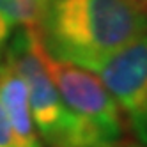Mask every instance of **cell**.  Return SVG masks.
<instances>
[{"label": "cell", "instance_id": "2", "mask_svg": "<svg viewBox=\"0 0 147 147\" xmlns=\"http://www.w3.org/2000/svg\"><path fill=\"white\" fill-rule=\"evenodd\" d=\"M4 59L27 83L30 112L45 147H98L57 90L34 28H18L9 39Z\"/></svg>", "mask_w": 147, "mask_h": 147}, {"label": "cell", "instance_id": "6", "mask_svg": "<svg viewBox=\"0 0 147 147\" xmlns=\"http://www.w3.org/2000/svg\"><path fill=\"white\" fill-rule=\"evenodd\" d=\"M43 0H0V60L18 28H36Z\"/></svg>", "mask_w": 147, "mask_h": 147}, {"label": "cell", "instance_id": "4", "mask_svg": "<svg viewBox=\"0 0 147 147\" xmlns=\"http://www.w3.org/2000/svg\"><path fill=\"white\" fill-rule=\"evenodd\" d=\"M140 145L147 147V34L96 71Z\"/></svg>", "mask_w": 147, "mask_h": 147}, {"label": "cell", "instance_id": "3", "mask_svg": "<svg viewBox=\"0 0 147 147\" xmlns=\"http://www.w3.org/2000/svg\"><path fill=\"white\" fill-rule=\"evenodd\" d=\"M46 69L67 108L78 117L98 147H121L124 115L99 76L83 67L59 62L45 53Z\"/></svg>", "mask_w": 147, "mask_h": 147}, {"label": "cell", "instance_id": "5", "mask_svg": "<svg viewBox=\"0 0 147 147\" xmlns=\"http://www.w3.org/2000/svg\"><path fill=\"white\" fill-rule=\"evenodd\" d=\"M0 105L20 147H45L30 112L27 83L5 59L0 60Z\"/></svg>", "mask_w": 147, "mask_h": 147}, {"label": "cell", "instance_id": "8", "mask_svg": "<svg viewBox=\"0 0 147 147\" xmlns=\"http://www.w3.org/2000/svg\"><path fill=\"white\" fill-rule=\"evenodd\" d=\"M135 2H138V4H142L145 9H147V0H135Z\"/></svg>", "mask_w": 147, "mask_h": 147}, {"label": "cell", "instance_id": "9", "mask_svg": "<svg viewBox=\"0 0 147 147\" xmlns=\"http://www.w3.org/2000/svg\"><path fill=\"white\" fill-rule=\"evenodd\" d=\"M128 147H144V145H128Z\"/></svg>", "mask_w": 147, "mask_h": 147}, {"label": "cell", "instance_id": "7", "mask_svg": "<svg viewBox=\"0 0 147 147\" xmlns=\"http://www.w3.org/2000/svg\"><path fill=\"white\" fill-rule=\"evenodd\" d=\"M0 147H20L11 126H9V121L4 113L2 105H0Z\"/></svg>", "mask_w": 147, "mask_h": 147}, {"label": "cell", "instance_id": "1", "mask_svg": "<svg viewBox=\"0 0 147 147\" xmlns=\"http://www.w3.org/2000/svg\"><path fill=\"white\" fill-rule=\"evenodd\" d=\"M34 30L48 57L96 73L147 34V9L135 0H43Z\"/></svg>", "mask_w": 147, "mask_h": 147}]
</instances>
